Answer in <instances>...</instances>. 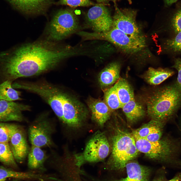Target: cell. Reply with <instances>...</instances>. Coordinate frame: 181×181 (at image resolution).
<instances>
[{"label": "cell", "mask_w": 181, "mask_h": 181, "mask_svg": "<svg viewBox=\"0 0 181 181\" xmlns=\"http://www.w3.org/2000/svg\"><path fill=\"white\" fill-rule=\"evenodd\" d=\"M69 46L45 39L22 44L0 54V75L12 82L54 68L73 54Z\"/></svg>", "instance_id": "1"}, {"label": "cell", "mask_w": 181, "mask_h": 181, "mask_svg": "<svg viewBox=\"0 0 181 181\" xmlns=\"http://www.w3.org/2000/svg\"><path fill=\"white\" fill-rule=\"evenodd\" d=\"M148 115L162 122L170 118L181 106V87L176 84L156 89L144 97Z\"/></svg>", "instance_id": "2"}, {"label": "cell", "mask_w": 181, "mask_h": 181, "mask_svg": "<svg viewBox=\"0 0 181 181\" xmlns=\"http://www.w3.org/2000/svg\"><path fill=\"white\" fill-rule=\"evenodd\" d=\"M112 137V151L106 168L112 171H121L125 169L126 164L136 157L139 152L132 133L119 128Z\"/></svg>", "instance_id": "3"}, {"label": "cell", "mask_w": 181, "mask_h": 181, "mask_svg": "<svg viewBox=\"0 0 181 181\" xmlns=\"http://www.w3.org/2000/svg\"><path fill=\"white\" fill-rule=\"evenodd\" d=\"M134 137L139 152L144 154L150 159L167 163L173 167L181 168V160L176 157L178 147L173 140L166 138L151 142L145 138Z\"/></svg>", "instance_id": "4"}, {"label": "cell", "mask_w": 181, "mask_h": 181, "mask_svg": "<svg viewBox=\"0 0 181 181\" xmlns=\"http://www.w3.org/2000/svg\"><path fill=\"white\" fill-rule=\"evenodd\" d=\"M79 24L77 17L72 10H59L54 15L45 31V39L59 42L78 30Z\"/></svg>", "instance_id": "5"}, {"label": "cell", "mask_w": 181, "mask_h": 181, "mask_svg": "<svg viewBox=\"0 0 181 181\" xmlns=\"http://www.w3.org/2000/svg\"><path fill=\"white\" fill-rule=\"evenodd\" d=\"M84 37L86 40L97 39L107 41L123 52L129 54L137 53L145 46V40L132 38L114 27L107 31L101 32H85Z\"/></svg>", "instance_id": "6"}, {"label": "cell", "mask_w": 181, "mask_h": 181, "mask_svg": "<svg viewBox=\"0 0 181 181\" xmlns=\"http://www.w3.org/2000/svg\"><path fill=\"white\" fill-rule=\"evenodd\" d=\"M14 88L22 89L38 95L50 106L61 123L63 120L62 95L58 88L46 83L14 82Z\"/></svg>", "instance_id": "7"}, {"label": "cell", "mask_w": 181, "mask_h": 181, "mask_svg": "<svg viewBox=\"0 0 181 181\" xmlns=\"http://www.w3.org/2000/svg\"><path fill=\"white\" fill-rule=\"evenodd\" d=\"M56 125L45 115L39 116L30 123L27 133L31 145L41 148H57L52 139L56 131Z\"/></svg>", "instance_id": "8"}, {"label": "cell", "mask_w": 181, "mask_h": 181, "mask_svg": "<svg viewBox=\"0 0 181 181\" xmlns=\"http://www.w3.org/2000/svg\"><path fill=\"white\" fill-rule=\"evenodd\" d=\"M110 146L104 133L98 131L86 144L83 152L75 155L76 164L80 167L86 162H97L103 161L108 155Z\"/></svg>", "instance_id": "9"}, {"label": "cell", "mask_w": 181, "mask_h": 181, "mask_svg": "<svg viewBox=\"0 0 181 181\" xmlns=\"http://www.w3.org/2000/svg\"><path fill=\"white\" fill-rule=\"evenodd\" d=\"M62 98L63 120L61 124L70 128L80 127L87 115L85 107L78 100L63 92Z\"/></svg>", "instance_id": "10"}, {"label": "cell", "mask_w": 181, "mask_h": 181, "mask_svg": "<svg viewBox=\"0 0 181 181\" xmlns=\"http://www.w3.org/2000/svg\"><path fill=\"white\" fill-rule=\"evenodd\" d=\"M137 12L131 9L121 10L115 6L113 26L134 39L145 40L136 21Z\"/></svg>", "instance_id": "11"}, {"label": "cell", "mask_w": 181, "mask_h": 181, "mask_svg": "<svg viewBox=\"0 0 181 181\" xmlns=\"http://www.w3.org/2000/svg\"><path fill=\"white\" fill-rule=\"evenodd\" d=\"M88 24L95 32H105L113 26V18L110 11L102 4H96L90 8L86 16Z\"/></svg>", "instance_id": "12"}, {"label": "cell", "mask_w": 181, "mask_h": 181, "mask_svg": "<svg viewBox=\"0 0 181 181\" xmlns=\"http://www.w3.org/2000/svg\"><path fill=\"white\" fill-rule=\"evenodd\" d=\"M9 142L16 161L22 163L27 157L30 148L27 142L26 132L24 128L16 125Z\"/></svg>", "instance_id": "13"}, {"label": "cell", "mask_w": 181, "mask_h": 181, "mask_svg": "<svg viewBox=\"0 0 181 181\" xmlns=\"http://www.w3.org/2000/svg\"><path fill=\"white\" fill-rule=\"evenodd\" d=\"M30 110L28 105L0 100V122L9 121L22 122L24 120L22 112Z\"/></svg>", "instance_id": "14"}, {"label": "cell", "mask_w": 181, "mask_h": 181, "mask_svg": "<svg viewBox=\"0 0 181 181\" xmlns=\"http://www.w3.org/2000/svg\"><path fill=\"white\" fill-rule=\"evenodd\" d=\"M127 175L119 179H100L95 181H149L152 170L148 167L140 164L137 162L130 161L126 164Z\"/></svg>", "instance_id": "15"}, {"label": "cell", "mask_w": 181, "mask_h": 181, "mask_svg": "<svg viewBox=\"0 0 181 181\" xmlns=\"http://www.w3.org/2000/svg\"><path fill=\"white\" fill-rule=\"evenodd\" d=\"M18 9L28 15L44 14L52 0H9Z\"/></svg>", "instance_id": "16"}, {"label": "cell", "mask_w": 181, "mask_h": 181, "mask_svg": "<svg viewBox=\"0 0 181 181\" xmlns=\"http://www.w3.org/2000/svg\"><path fill=\"white\" fill-rule=\"evenodd\" d=\"M88 105L92 119L99 125L102 126L110 118L112 110L104 101L93 98L88 101Z\"/></svg>", "instance_id": "17"}, {"label": "cell", "mask_w": 181, "mask_h": 181, "mask_svg": "<svg viewBox=\"0 0 181 181\" xmlns=\"http://www.w3.org/2000/svg\"><path fill=\"white\" fill-rule=\"evenodd\" d=\"M41 148L31 145L27 155V166L32 171L43 172L46 170L44 163L48 157Z\"/></svg>", "instance_id": "18"}, {"label": "cell", "mask_w": 181, "mask_h": 181, "mask_svg": "<svg viewBox=\"0 0 181 181\" xmlns=\"http://www.w3.org/2000/svg\"><path fill=\"white\" fill-rule=\"evenodd\" d=\"M120 65L119 62L110 63L99 74V82L101 87H107L116 82L120 78Z\"/></svg>", "instance_id": "19"}, {"label": "cell", "mask_w": 181, "mask_h": 181, "mask_svg": "<svg viewBox=\"0 0 181 181\" xmlns=\"http://www.w3.org/2000/svg\"><path fill=\"white\" fill-rule=\"evenodd\" d=\"M174 72L167 69L149 68L143 75V78L148 83L152 85L159 84L172 76Z\"/></svg>", "instance_id": "20"}, {"label": "cell", "mask_w": 181, "mask_h": 181, "mask_svg": "<svg viewBox=\"0 0 181 181\" xmlns=\"http://www.w3.org/2000/svg\"><path fill=\"white\" fill-rule=\"evenodd\" d=\"M127 121L133 123L143 118L145 113L144 107L135 99L124 105L122 108Z\"/></svg>", "instance_id": "21"}, {"label": "cell", "mask_w": 181, "mask_h": 181, "mask_svg": "<svg viewBox=\"0 0 181 181\" xmlns=\"http://www.w3.org/2000/svg\"><path fill=\"white\" fill-rule=\"evenodd\" d=\"M9 177L16 179L41 181L42 178V176L40 173H36L33 171L28 172H18L0 166V179H6Z\"/></svg>", "instance_id": "22"}, {"label": "cell", "mask_w": 181, "mask_h": 181, "mask_svg": "<svg viewBox=\"0 0 181 181\" xmlns=\"http://www.w3.org/2000/svg\"><path fill=\"white\" fill-rule=\"evenodd\" d=\"M116 83L117 95L122 106L135 99L132 88L126 79L120 78Z\"/></svg>", "instance_id": "23"}, {"label": "cell", "mask_w": 181, "mask_h": 181, "mask_svg": "<svg viewBox=\"0 0 181 181\" xmlns=\"http://www.w3.org/2000/svg\"><path fill=\"white\" fill-rule=\"evenodd\" d=\"M12 83L7 80L0 84V100L13 101L21 99L20 92L12 87Z\"/></svg>", "instance_id": "24"}, {"label": "cell", "mask_w": 181, "mask_h": 181, "mask_svg": "<svg viewBox=\"0 0 181 181\" xmlns=\"http://www.w3.org/2000/svg\"><path fill=\"white\" fill-rule=\"evenodd\" d=\"M75 164H70L63 167L59 174L61 181H82L80 177L81 170Z\"/></svg>", "instance_id": "25"}, {"label": "cell", "mask_w": 181, "mask_h": 181, "mask_svg": "<svg viewBox=\"0 0 181 181\" xmlns=\"http://www.w3.org/2000/svg\"><path fill=\"white\" fill-rule=\"evenodd\" d=\"M162 123L152 119L149 122L133 131L132 133L134 137L145 138L153 132L162 129L163 125Z\"/></svg>", "instance_id": "26"}, {"label": "cell", "mask_w": 181, "mask_h": 181, "mask_svg": "<svg viewBox=\"0 0 181 181\" xmlns=\"http://www.w3.org/2000/svg\"><path fill=\"white\" fill-rule=\"evenodd\" d=\"M104 99V101L112 111L122 108V106L117 95L116 83L105 91Z\"/></svg>", "instance_id": "27"}, {"label": "cell", "mask_w": 181, "mask_h": 181, "mask_svg": "<svg viewBox=\"0 0 181 181\" xmlns=\"http://www.w3.org/2000/svg\"><path fill=\"white\" fill-rule=\"evenodd\" d=\"M0 161L6 165L15 168L17 167L9 143H0Z\"/></svg>", "instance_id": "28"}, {"label": "cell", "mask_w": 181, "mask_h": 181, "mask_svg": "<svg viewBox=\"0 0 181 181\" xmlns=\"http://www.w3.org/2000/svg\"><path fill=\"white\" fill-rule=\"evenodd\" d=\"M164 48L169 52L181 53V31L172 38L167 40L164 43Z\"/></svg>", "instance_id": "29"}, {"label": "cell", "mask_w": 181, "mask_h": 181, "mask_svg": "<svg viewBox=\"0 0 181 181\" xmlns=\"http://www.w3.org/2000/svg\"><path fill=\"white\" fill-rule=\"evenodd\" d=\"M16 124L0 122V143H9Z\"/></svg>", "instance_id": "30"}, {"label": "cell", "mask_w": 181, "mask_h": 181, "mask_svg": "<svg viewBox=\"0 0 181 181\" xmlns=\"http://www.w3.org/2000/svg\"><path fill=\"white\" fill-rule=\"evenodd\" d=\"M58 4L68 6L72 8L94 6L96 4L89 0H60Z\"/></svg>", "instance_id": "31"}, {"label": "cell", "mask_w": 181, "mask_h": 181, "mask_svg": "<svg viewBox=\"0 0 181 181\" xmlns=\"http://www.w3.org/2000/svg\"><path fill=\"white\" fill-rule=\"evenodd\" d=\"M170 24L171 28L176 34L181 31V8L173 15Z\"/></svg>", "instance_id": "32"}, {"label": "cell", "mask_w": 181, "mask_h": 181, "mask_svg": "<svg viewBox=\"0 0 181 181\" xmlns=\"http://www.w3.org/2000/svg\"><path fill=\"white\" fill-rule=\"evenodd\" d=\"M172 67L176 69L178 71L177 80L176 83L181 87V58L175 59L174 64Z\"/></svg>", "instance_id": "33"}, {"label": "cell", "mask_w": 181, "mask_h": 181, "mask_svg": "<svg viewBox=\"0 0 181 181\" xmlns=\"http://www.w3.org/2000/svg\"><path fill=\"white\" fill-rule=\"evenodd\" d=\"M162 135V129H160L151 133L145 138L150 142H156L160 139Z\"/></svg>", "instance_id": "34"}, {"label": "cell", "mask_w": 181, "mask_h": 181, "mask_svg": "<svg viewBox=\"0 0 181 181\" xmlns=\"http://www.w3.org/2000/svg\"><path fill=\"white\" fill-rule=\"evenodd\" d=\"M166 172L165 168H162L157 171L152 181H166Z\"/></svg>", "instance_id": "35"}, {"label": "cell", "mask_w": 181, "mask_h": 181, "mask_svg": "<svg viewBox=\"0 0 181 181\" xmlns=\"http://www.w3.org/2000/svg\"><path fill=\"white\" fill-rule=\"evenodd\" d=\"M166 181H181V172L176 174L170 179Z\"/></svg>", "instance_id": "36"}, {"label": "cell", "mask_w": 181, "mask_h": 181, "mask_svg": "<svg viewBox=\"0 0 181 181\" xmlns=\"http://www.w3.org/2000/svg\"><path fill=\"white\" fill-rule=\"evenodd\" d=\"M98 3L99 4L107 3L110 1L113 2L115 3L116 0H96ZM130 2V0H127Z\"/></svg>", "instance_id": "37"}, {"label": "cell", "mask_w": 181, "mask_h": 181, "mask_svg": "<svg viewBox=\"0 0 181 181\" xmlns=\"http://www.w3.org/2000/svg\"><path fill=\"white\" fill-rule=\"evenodd\" d=\"M178 0H164L165 4L167 6H170L175 3Z\"/></svg>", "instance_id": "38"}, {"label": "cell", "mask_w": 181, "mask_h": 181, "mask_svg": "<svg viewBox=\"0 0 181 181\" xmlns=\"http://www.w3.org/2000/svg\"><path fill=\"white\" fill-rule=\"evenodd\" d=\"M6 179H1L0 181H5Z\"/></svg>", "instance_id": "39"}, {"label": "cell", "mask_w": 181, "mask_h": 181, "mask_svg": "<svg viewBox=\"0 0 181 181\" xmlns=\"http://www.w3.org/2000/svg\"><path fill=\"white\" fill-rule=\"evenodd\" d=\"M13 181H18L16 179V180H14Z\"/></svg>", "instance_id": "40"}]
</instances>
